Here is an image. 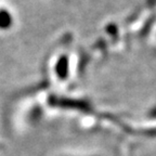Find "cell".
<instances>
[{
  "label": "cell",
  "instance_id": "cell-1",
  "mask_svg": "<svg viewBox=\"0 0 156 156\" xmlns=\"http://www.w3.org/2000/svg\"><path fill=\"white\" fill-rule=\"evenodd\" d=\"M55 73L58 75V79H66L68 75V58L66 55H62L58 60V63L55 65Z\"/></svg>",
  "mask_w": 156,
  "mask_h": 156
},
{
  "label": "cell",
  "instance_id": "cell-2",
  "mask_svg": "<svg viewBox=\"0 0 156 156\" xmlns=\"http://www.w3.org/2000/svg\"><path fill=\"white\" fill-rule=\"evenodd\" d=\"M56 104H58L60 106L63 107H77V108H86L88 107V105L83 102H80V101L77 100H68V99H58L56 101Z\"/></svg>",
  "mask_w": 156,
  "mask_h": 156
},
{
  "label": "cell",
  "instance_id": "cell-3",
  "mask_svg": "<svg viewBox=\"0 0 156 156\" xmlns=\"http://www.w3.org/2000/svg\"><path fill=\"white\" fill-rule=\"evenodd\" d=\"M12 24V15L9 11L0 10V29H7Z\"/></svg>",
  "mask_w": 156,
  "mask_h": 156
}]
</instances>
